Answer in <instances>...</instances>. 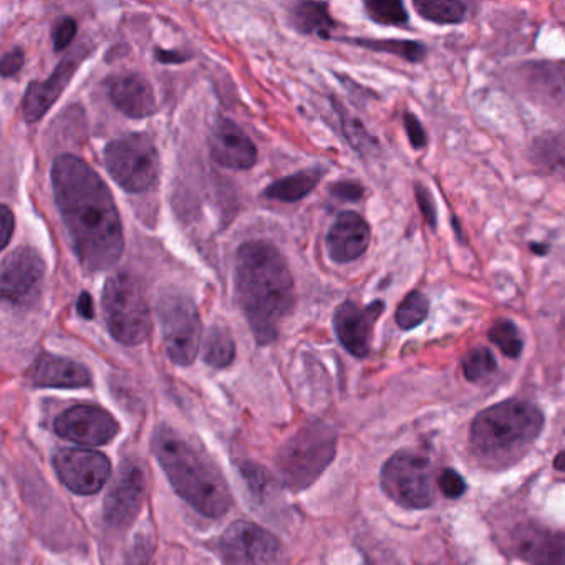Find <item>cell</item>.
Returning a JSON list of instances; mask_svg holds the SVG:
<instances>
[{"label": "cell", "mask_w": 565, "mask_h": 565, "mask_svg": "<svg viewBox=\"0 0 565 565\" xmlns=\"http://www.w3.org/2000/svg\"><path fill=\"white\" fill-rule=\"evenodd\" d=\"M495 370H498V362H495L491 350L486 347H476V349L469 350L462 359V372L469 382H481L491 376Z\"/></svg>", "instance_id": "f546056e"}, {"label": "cell", "mask_w": 565, "mask_h": 565, "mask_svg": "<svg viewBox=\"0 0 565 565\" xmlns=\"http://www.w3.org/2000/svg\"><path fill=\"white\" fill-rule=\"evenodd\" d=\"M554 466L558 471H565V451L558 452L557 458H555Z\"/></svg>", "instance_id": "b9f144b4"}, {"label": "cell", "mask_w": 565, "mask_h": 565, "mask_svg": "<svg viewBox=\"0 0 565 565\" xmlns=\"http://www.w3.org/2000/svg\"><path fill=\"white\" fill-rule=\"evenodd\" d=\"M105 167L128 193H147L160 180V157L147 134L127 135L108 143Z\"/></svg>", "instance_id": "52a82bcc"}, {"label": "cell", "mask_w": 565, "mask_h": 565, "mask_svg": "<svg viewBox=\"0 0 565 565\" xmlns=\"http://www.w3.org/2000/svg\"><path fill=\"white\" fill-rule=\"evenodd\" d=\"M234 289L257 343H273L296 303L292 274L280 250L266 241L243 244L236 254Z\"/></svg>", "instance_id": "7a4b0ae2"}, {"label": "cell", "mask_w": 565, "mask_h": 565, "mask_svg": "<svg viewBox=\"0 0 565 565\" xmlns=\"http://www.w3.org/2000/svg\"><path fill=\"white\" fill-rule=\"evenodd\" d=\"M343 130H345L347 138L355 150L363 151L366 148H372L370 147L373 141L372 138L355 118L343 117Z\"/></svg>", "instance_id": "d6a6232c"}, {"label": "cell", "mask_w": 565, "mask_h": 565, "mask_svg": "<svg viewBox=\"0 0 565 565\" xmlns=\"http://www.w3.org/2000/svg\"><path fill=\"white\" fill-rule=\"evenodd\" d=\"M0 211H2V213H0V224H2V227H0V236H2V249H6L9 243H11L12 234H14L15 217L11 207L6 206V204Z\"/></svg>", "instance_id": "f35d334b"}, {"label": "cell", "mask_w": 565, "mask_h": 565, "mask_svg": "<svg viewBox=\"0 0 565 565\" xmlns=\"http://www.w3.org/2000/svg\"><path fill=\"white\" fill-rule=\"evenodd\" d=\"M322 177L323 173L319 168L299 171V173L292 174V177L282 178V180L270 184L264 191V198L280 201V203H297V201L303 200V198L309 196L316 190Z\"/></svg>", "instance_id": "7402d4cb"}, {"label": "cell", "mask_w": 565, "mask_h": 565, "mask_svg": "<svg viewBox=\"0 0 565 565\" xmlns=\"http://www.w3.org/2000/svg\"><path fill=\"white\" fill-rule=\"evenodd\" d=\"M439 488L449 499L461 498L466 491V481L455 469H443L439 476Z\"/></svg>", "instance_id": "1f68e13d"}, {"label": "cell", "mask_w": 565, "mask_h": 565, "mask_svg": "<svg viewBox=\"0 0 565 565\" xmlns=\"http://www.w3.org/2000/svg\"><path fill=\"white\" fill-rule=\"evenodd\" d=\"M84 57V52L75 51L74 54L68 55L57 65L54 74L47 81L32 82L29 85L24 102H22L25 121L34 124L51 110L52 105L61 98L67 85L71 84Z\"/></svg>", "instance_id": "2e32d148"}, {"label": "cell", "mask_w": 565, "mask_h": 565, "mask_svg": "<svg viewBox=\"0 0 565 565\" xmlns=\"http://www.w3.org/2000/svg\"><path fill=\"white\" fill-rule=\"evenodd\" d=\"M117 419L98 406L78 405L55 419V431L78 445L102 446L118 435Z\"/></svg>", "instance_id": "4fadbf2b"}, {"label": "cell", "mask_w": 565, "mask_h": 565, "mask_svg": "<svg viewBox=\"0 0 565 565\" xmlns=\"http://www.w3.org/2000/svg\"><path fill=\"white\" fill-rule=\"evenodd\" d=\"M542 426L544 415L537 406L522 399H508L479 413L469 438L479 458L492 465H509L524 455L541 435Z\"/></svg>", "instance_id": "277c9868"}, {"label": "cell", "mask_w": 565, "mask_h": 565, "mask_svg": "<svg viewBox=\"0 0 565 565\" xmlns=\"http://www.w3.org/2000/svg\"><path fill=\"white\" fill-rule=\"evenodd\" d=\"M413 6L425 21L438 25L461 24L468 12V6L458 0H416Z\"/></svg>", "instance_id": "603a6c76"}, {"label": "cell", "mask_w": 565, "mask_h": 565, "mask_svg": "<svg viewBox=\"0 0 565 565\" xmlns=\"http://www.w3.org/2000/svg\"><path fill=\"white\" fill-rule=\"evenodd\" d=\"M220 551L226 565H289L280 542L266 529L246 521L226 529Z\"/></svg>", "instance_id": "30bf717a"}, {"label": "cell", "mask_w": 565, "mask_h": 565, "mask_svg": "<svg viewBox=\"0 0 565 565\" xmlns=\"http://www.w3.org/2000/svg\"><path fill=\"white\" fill-rule=\"evenodd\" d=\"M383 310L385 303L382 300H375L366 307H359L353 302H343L337 307L333 329L347 352L359 359L369 355L373 329Z\"/></svg>", "instance_id": "5bb4252c"}, {"label": "cell", "mask_w": 565, "mask_h": 565, "mask_svg": "<svg viewBox=\"0 0 565 565\" xmlns=\"http://www.w3.org/2000/svg\"><path fill=\"white\" fill-rule=\"evenodd\" d=\"M55 203L78 263L87 273L111 269L125 249L124 226L110 188L97 171L74 154L52 167Z\"/></svg>", "instance_id": "6da1fadb"}, {"label": "cell", "mask_w": 565, "mask_h": 565, "mask_svg": "<svg viewBox=\"0 0 565 565\" xmlns=\"http://www.w3.org/2000/svg\"><path fill=\"white\" fill-rule=\"evenodd\" d=\"M154 57H157V61H160L161 64H183V62L190 61L191 55H186L184 52L157 49Z\"/></svg>", "instance_id": "ab89813d"}, {"label": "cell", "mask_w": 565, "mask_h": 565, "mask_svg": "<svg viewBox=\"0 0 565 565\" xmlns=\"http://www.w3.org/2000/svg\"><path fill=\"white\" fill-rule=\"evenodd\" d=\"M535 90L547 98L561 100L565 97V68L562 65H537L534 77Z\"/></svg>", "instance_id": "83f0119b"}, {"label": "cell", "mask_w": 565, "mask_h": 565, "mask_svg": "<svg viewBox=\"0 0 565 565\" xmlns=\"http://www.w3.org/2000/svg\"><path fill=\"white\" fill-rule=\"evenodd\" d=\"M429 312V300L425 294L413 290L396 309V323L399 329L413 330L425 322Z\"/></svg>", "instance_id": "4316f807"}, {"label": "cell", "mask_w": 565, "mask_h": 565, "mask_svg": "<svg viewBox=\"0 0 565 565\" xmlns=\"http://www.w3.org/2000/svg\"><path fill=\"white\" fill-rule=\"evenodd\" d=\"M514 552L534 565H565V534L521 527L512 537Z\"/></svg>", "instance_id": "44dd1931"}, {"label": "cell", "mask_w": 565, "mask_h": 565, "mask_svg": "<svg viewBox=\"0 0 565 565\" xmlns=\"http://www.w3.org/2000/svg\"><path fill=\"white\" fill-rule=\"evenodd\" d=\"M157 312L164 349L171 362L181 366L191 365L200 352L203 333L196 303L184 294H164L158 300Z\"/></svg>", "instance_id": "ba28073f"}, {"label": "cell", "mask_w": 565, "mask_h": 565, "mask_svg": "<svg viewBox=\"0 0 565 565\" xmlns=\"http://www.w3.org/2000/svg\"><path fill=\"white\" fill-rule=\"evenodd\" d=\"M145 501V476L140 466H121L105 499V521L111 527L125 529L140 514Z\"/></svg>", "instance_id": "9a60e30c"}, {"label": "cell", "mask_w": 565, "mask_h": 565, "mask_svg": "<svg viewBox=\"0 0 565 565\" xmlns=\"http://www.w3.org/2000/svg\"><path fill=\"white\" fill-rule=\"evenodd\" d=\"M403 125H405V130L408 134L409 143L413 145V148H416V150L425 148L426 143H428V137H426L425 128L419 124L418 118L413 114H406L403 117Z\"/></svg>", "instance_id": "d590c367"}, {"label": "cell", "mask_w": 565, "mask_h": 565, "mask_svg": "<svg viewBox=\"0 0 565 565\" xmlns=\"http://www.w3.org/2000/svg\"><path fill=\"white\" fill-rule=\"evenodd\" d=\"M102 309L111 337L127 347L140 345L150 337L151 312L140 282L127 273H118L105 282Z\"/></svg>", "instance_id": "5b68a950"}, {"label": "cell", "mask_w": 565, "mask_h": 565, "mask_svg": "<svg viewBox=\"0 0 565 565\" xmlns=\"http://www.w3.org/2000/svg\"><path fill=\"white\" fill-rule=\"evenodd\" d=\"M29 376L35 386L42 388H84L92 383L87 366L51 353L35 360Z\"/></svg>", "instance_id": "d6986e66"}, {"label": "cell", "mask_w": 565, "mask_h": 565, "mask_svg": "<svg viewBox=\"0 0 565 565\" xmlns=\"http://www.w3.org/2000/svg\"><path fill=\"white\" fill-rule=\"evenodd\" d=\"M532 249L535 250V254H537V250H544V254H545V250H547V247H542V246H532Z\"/></svg>", "instance_id": "7bdbcfd3"}, {"label": "cell", "mask_w": 565, "mask_h": 565, "mask_svg": "<svg viewBox=\"0 0 565 565\" xmlns=\"http://www.w3.org/2000/svg\"><path fill=\"white\" fill-rule=\"evenodd\" d=\"M330 193L339 201H359L363 196V188L352 181H340L333 184Z\"/></svg>", "instance_id": "74e56055"}, {"label": "cell", "mask_w": 565, "mask_h": 565, "mask_svg": "<svg viewBox=\"0 0 565 565\" xmlns=\"http://www.w3.org/2000/svg\"><path fill=\"white\" fill-rule=\"evenodd\" d=\"M382 488L402 508H428L433 501L428 459L412 451L396 452L383 466Z\"/></svg>", "instance_id": "9c48e42d"}, {"label": "cell", "mask_w": 565, "mask_h": 565, "mask_svg": "<svg viewBox=\"0 0 565 565\" xmlns=\"http://www.w3.org/2000/svg\"><path fill=\"white\" fill-rule=\"evenodd\" d=\"M78 316L84 317L85 320H92L95 317L94 300L90 294L82 292L77 300Z\"/></svg>", "instance_id": "60d3db41"}, {"label": "cell", "mask_w": 565, "mask_h": 565, "mask_svg": "<svg viewBox=\"0 0 565 565\" xmlns=\"http://www.w3.org/2000/svg\"><path fill=\"white\" fill-rule=\"evenodd\" d=\"M370 19L382 25H405L408 12L399 0H369L365 2Z\"/></svg>", "instance_id": "4dcf8cb0"}, {"label": "cell", "mask_w": 565, "mask_h": 565, "mask_svg": "<svg viewBox=\"0 0 565 565\" xmlns=\"http://www.w3.org/2000/svg\"><path fill=\"white\" fill-rule=\"evenodd\" d=\"M489 340L511 359H518L524 349L521 332L511 320H498L489 330Z\"/></svg>", "instance_id": "f1b7e54d"}, {"label": "cell", "mask_w": 565, "mask_h": 565, "mask_svg": "<svg viewBox=\"0 0 565 565\" xmlns=\"http://www.w3.org/2000/svg\"><path fill=\"white\" fill-rule=\"evenodd\" d=\"M25 55L21 49H14V51L8 52L0 62V71H2V77L8 78L12 75L19 74L24 67Z\"/></svg>", "instance_id": "8d00e7d4"}, {"label": "cell", "mask_w": 565, "mask_h": 565, "mask_svg": "<svg viewBox=\"0 0 565 565\" xmlns=\"http://www.w3.org/2000/svg\"><path fill=\"white\" fill-rule=\"evenodd\" d=\"M350 44L359 47L369 49V51L385 52V54L396 55L403 61L422 62L426 57V47L415 41H372V39H347Z\"/></svg>", "instance_id": "484cf974"}, {"label": "cell", "mask_w": 565, "mask_h": 565, "mask_svg": "<svg viewBox=\"0 0 565 565\" xmlns=\"http://www.w3.org/2000/svg\"><path fill=\"white\" fill-rule=\"evenodd\" d=\"M203 356L207 365L216 366V369H224L233 363L234 356H236V345H234L233 335L226 327H211L206 340H204Z\"/></svg>", "instance_id": "d4e9b609"}, {"label": "cell", "mask_w": 565, "mask_h": 565, "mask_svg": "<svg viewBox=\"0 0 565 565\" xmlns=\"http://www.w3.org/2000/svg\"><path fill=\"white\" fill-rule=\"evenodd\" d=\"M416 203H418L419 211H422L423 220L426 221L429 227L435 230L438 224V213H436L435 201H433L431 193L426 190L423 184H416Z\"/></svg>", "instance_id": "836d02e7"}, {"label": "cell", "mask_w": 565, "mask_h": 565, "mask_svg": "<svg viewBox=\"0 0 565 565\" xmlns=\"http://www.w3.org/2000/svg\"><path fill=\"white\" fill-rule=\"evenodd\" d=\"M45 279V263L38 249L21 246L2 260L0 292L6 302L29 306L38 299Z\"/></svg>", "instance_id": "8fae6325"}, {"label": "cell", "mask_w": 565, "mask_h": 565, "mask_svg": "<svg viewBox=\"0 0 565 565\" xmlns=\"http://www.w3.org/2000/svg\"><path fill=\"white\" fill-rule=\"evenodd\" d=\"M108 94L115 107L130 118H147L157 111L153 87L137 74L118 75L108 84Z\"/></svg>", "instance_id": "ffe728a7"}, {"label": "cell", "mask_w": 565, "mask_h": 565, "mask_svg": "<svg viewBox=\"0 0 565 565\" xmlns=\"http://www.w3.org/2000/svg\"><path fill=\"white\" fill-rule=\"evenodd\" d=\"M294 24L303 34H317L329 39L333 29L332 18L329 15V6L319 2H303L294 11Z\"/></svg>", "instance_id": "cb8c5ba5"}, {"label": "cell", "mask_w": 565, "mask_h": 565, "mask_svg": "<svg viewBox=\"0 0 565 565\" xmlns=\"http://www.w3.org/2000/svg\"><path fill=\"white\" fill-rule=\"evenodd\" d=\"M153 452L174 491L207 518H221L233 504L226 479L200 446L181 433L158 428Z\"/></svg>", "instance_id": "3957f363"}, {"label": "cell", "mask_w": 565, "mask_h": 565, "mask_svg": "<svg viewBox=\"0 0 565 565\" xmlns=\"http://www.w3.org/2000/svg\"><path fill=\"white\" fill-rule=\"evenodd\" d=\"M372 239L369 223L360 214L345 211L337 217L327 234L330 259L337 264L352 263L366 253Z\"/></svg>", "instance_id": "ac0fdd59"}, {"label": "cell", "mask_w": 565, "mask_h": 565, "mask_svg": "<svg viewBox=\"0 0 565 565\" xmlns=\"http://www.w3.org/2000/svg\"><path fill=\"white\" fill-rule=\"evenodd\" d=\"M337 436L322 422H310L280 449L277 466L284 482L294 491H302L316 482L335 455Z\"/></svg>", "instance_id": "8992f818"}, {"label": "cell", "mask_w": 565, "mask_h": 565, "mask_svg": "<svg viewBox=\"0 0 565 565\" xmlns=\"http://www.w3.org/2000/svg\"><path fill=\"white\" fill-rule=\"evenodd\" d=\"M213 160L230 170H250L257 161L256 145L227 118H220L210 135Z\"/></svg>", "instance_id": "e0dca14e"}, {"label": "cell", "mask_w": 565, "mask_h": 565, "mask_svg": "<svg viewBox=\"0 0 565 565\" xmlns=\"http://www.w3.org/2000/svg\"><path fill=\"white\" fill-rule=\"evenodd\" d=\"M54 465L62 482L81 495L97 494L111 471L110 459L92 449H61L55 455Z\"/></svg>", "instance_id": "7c38bea8"}, {"label": "cell", "mask_w": 565, "mask_h": 565, "mask_svg": "<svg viewBox=\"0 0 565 565\" xmlns=\"http://www.w3.org/2000/svg\"><path fill=\"white\" fill-rule=\"evenodd\" d=\"M77 22L74 19L65 18L55 25L54 29V47L55 51L62 52L72 44L75 35H77Z\"/></svg>", "instance_id": "e575fe53"}]
</instances>
